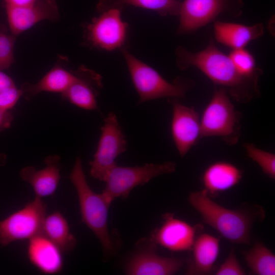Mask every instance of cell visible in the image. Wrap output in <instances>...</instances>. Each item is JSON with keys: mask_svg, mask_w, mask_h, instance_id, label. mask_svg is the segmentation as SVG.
<instances>
[{"mask_svg": "<svg viewBox=\"0 0 275 275\" xmlns=\"http://www.w3.org/2000/svg\"><path fill=\"white\" fill-rule=\"evenodd\" d=\"M176 63L180 70L195 66L215 84L228 89L230 96L240 103H246L260 97L258 86L260 75L242 74L229 56L219 50L212 40L203 50L191 52L180 46L175 51Z\"/></svg>", "mask_w": 275, "mask_h": 275, "instance_id": "6da1fadb", "label": "cell"}, {"mask_svg": "<svg viewBox=\"0 0 275 275\" xmlns=\"http://www.w3.org/2000/svg\"><path fill=\"white\" fill-rule=\"evenodd\" d=\"M188 201L204 223L233 243L250 244L254 223L265 216L264 210L258 205L237 209L223 207L213 201L205 189L190 193Z\"/></svg>", "mask_w": 275, "mask_h": 275, "instance_id": "7a4b0ae2", "label": "cell"}, {"mask_svg": "<svg viewBox=\"0 0 275 275\" xmlns=\"http://www.w3.org/2000/svg\"><path fill=\"white\" fill-rule=\"evenodd\" d=\"M69 178L78 195L82 222L95 234L103 250L111 251L113 243L108 231L107 221L112 202L102 194H96L90 188L80 157L76 158Z\"/></svg>", "mask_w": 275, "mask_h": 275, "instance_id": "3957f363", "label": "cell"}, {"mask_svg": "<svg viewBox=\"0 0 275 275\" xmlns=\"http://www.w3.org/2000/svg\"><path fill=\"white\" fill-rule=\"evenodd\" d=\"M122 52L139 95L138 104L165 97L183 98L194 85L192 80L179 77L170 83L126 49H122Z\"/></svg>", "mask_w": 275, "mask_h": 275, "instance_id": "277c9868", "label": "cell"}, {"mask_svg": "<svg viewBox=\"0 0 275 275\" xmlns=\"http://www.w3.org/2000/svg\"><path fill=\"white\" fill-rule=\"evenodd\" d=\"M241 113L236 111L221 87L214 90L213 96L200 118L201 138L219 136L229 145L236 144L240 136Z\"/></svg>", "mask_w": 275, "mask_h": 275, "instance_id": "5b68a950", "label": "cell"}, {"mask_svg": "<svg viewBox=\"0 0 275 275\" xmlns=\"http://www.w3.org/2000/svg\"><path fill=\"white\" fill-rule=\"evenodd\" d=\"M122 5L119 0L110 5L104 1L98 5L99 14L86 31L87 40L93 46L112 51L124 45L128 25L122 19Z\"/></svg>", "mask_w": 275, "mask_h": 275, "instance_id": "8992f818", "label": "cell"}, {"mask_svg": "<svg viewBox=\"0 0 275 275\" xmlns=\"http://www.w3.org/2000/svg\"><path fill=\"white\" fill-rule=\"evenodd\" d=\"M176 168V164L171 161L147 163L136 167H121L116 164L106 175L102 194L111 202L117 197L126 198L135 187L144 185L157 176L172 173Z\"/></svg>", "mask_w": 275, "mask_h": 275, "instance_id": "52a82bcc", "label": "cell"}, {"mask_svg": "<svg viewBox=\"0 0 275 275\" xmlns=\"http://www.w3.org/2000/svg\"><path fill=\"white\" fill-rule=\"evenodd\" d=\"M243 6L242 0H184L180 6L178 32L192 33L221 14L238 17L242 14Z\"/></svg>", "mask_w": 275, "mask_h": 275, "instance_id": "ba28073f", "label": "cell"}, {"mask_svg": "<svg viewBox=\"0 0 275 275\" xmlns=\"http://www.w3.org/2000/svg\"><path fill=\"white\" fill-rule=\"evenodd\" d=\"M46 210L42 198L35 197L24 207L0 221V244L6 246L43 234Z\"/></svg>", "mask_w": 275, "mask_h": 275, "instance_id": "9c48e42d", "label": "cell"}, {"mask_svg": "<svg viewBox=\"0 0 275 275\" xmlns=\"http://www.w3.org/2000/svg\"><path fill=\"white\" fill-rule=\"evenodd\" d=\"M101 131L96 152L90 163V175L104 181L109 170L117 164L115 159L126 150L127 141L114 112L107 115Z\"/></svg>", "mask_w": 275, "mask_h": 275, "instance_id": "30bf717a", "label": "cell"}, {"mask_svg": "<svg viewBox=\"0 0 275 275\" xmlns=\"http://www.w3.org/2000/svg\"><path fill=\"white\" fill-rule=\"evenodd\" d=\"M163 218L162 225L152 236L154 242L172 251H191L203 226L199 224L192 226L174 217L171 213H166Z\"/></svg>", "mask_w": 275, "mask_h": 275, "instance_id": "8fae6325", "label": "cell"}, {"mask_svg": "<svg viewBox=\"0 0 275 275\" xmlns=\"http://www.w3.org/2000/svg\"><path fill=\"white\" fill-rule=\"evenodd\" d=\"M171 131L175 147L184 157L201 138L200 118L192 107L174 100Z\"/></svg>", "mask_w": 275, "mask_h": 275, "instance_id": "7c38bea8", "label": "cell"}, {"mask_svg": "<svg viewBox=\"0 0 275 275\" xmlns=\"http://www.w3.org/2000/svg\"><path fill=\"white\" fill-rule=\"evenodd\" d=\"M6 6L9 26L14 35L20 34L41 20L54 21L59 18L55 0H33L21 6Z\"/></svg>", "mask_w": 275, "mask_h": 275, "instance_id": "4fadbf2b", "label": "cell"}, {"mask_svg": "<svg viewBox=\"0 0 275 275\" xmlns=\"http://www.w3.org/2000/svg\"><path fill=\"white\" fill-rule=\"evenodd\" d=\"M73 82L62 94V98L86 110L98 108L97 97L102 88L101 75L84 66L74 71Z\"/></svg>", "mask_w": 275, "mask_h": 275, "instance_id": "5bb4252c", "label": "cell"}, {"mask_svg": "<svg viewBox=\"0 0 275 275\" xmlns=\"http://www.w3.org/2000/svg\"><path fill=\"white\" fill-rule=\"evenodd\" d=\"M60 160L59 155H50L45 157L43 169L26 166L21 170V178L32 186L35 197L42 198L54 194L61 178Z\"/></svg>", "mask_w": 275, "mask_h": 275, "instance_id": "9a60e30c", "label": "cell"}, {"mask_svg": "<svg viewBox=\"0 0 275 275\" xmlns=\"http://www.w3.org/2000/svg\"><path fill=\"white\" fill-rule=\"evenodd\" d=\"M154 243L151 250L136 254L130 261L126 273L131 275H170L178 271L184 261L174 257L158 256Z\"/></svg>", "mask_w": 275, "mask_h": 275, "instance_id": "2e32d148", "label": "cell"}, {"mask_svg": "<svg viewBox=\"0 0 275 275\" xmlns=\"http://www.w3.org/2000/svg\"><path fill=\"white\" fill-rule=\"evenodd\" d=\"M28 256L30 262L41 272L52 274L63 267L62 252L43 234L29 240Z\"/></svg>", "mask_w": 275, "mask_h": 275, "instance_id": "e0dca14e", "label": "cell"}, {"mask_svg": "<svg viewBox=\"0 0 275 275\" xmlns=\"http://www.w3.org/2000/svg\"><path fill=\"white\" fill-rule=\"evenodd\" d=\"M188 261L187 274H209L212 270L219 252V238L206 233L197 236Z\"/></svg>", "mask_w": 275, "mask_h": 275, "instance_id": "ac0fdd59", "label": "cell"}, {"mask_svg": "<svg viewBox=\"0 0 275 275\" xmlns=\"http://www.w3.org/2000/svg\"><path fill=\"white\" fill-rule=\"evenodd\" d=\"M242 172L234 164L227 161H215L205 170L202 181L208 195H216L238 184Z\"/></svg>", "mask_w": 275, "mask_h": 275, "instance_id": "d6986e66", "label": "cell"}, {"mask_svg": "<svg viewBox=\"0 0 275 275\" xmlns=\"http://www.w3.org/2000/svg\"><path fill=\"white\" fill-rule=\"evenodd\" d=\"M214 36L217 42L233 49L243 48L251 41L264 34V26L258 23L247 26L241 24L216 21Z\"/></svg>", "mask_w": 275, "mask_h": 275, "instance_id": "ffe728a7", "label": "cell"}, {"mask_svg": "<svg viewBox=\"0 0 275 275\" xmlns=\"http://www.w3.org/2000/svg\"><path fill=\"white\" fill-rule=\"evenodd\" d=\"M74 77V71L56 65L37 83L23 84L21 88L22 96L26 100H30L42 92L62 94L73 82Z\"/></svg>", "mask_w": 275, "mask_h": 275, "instance_id": "44dd1931", "label": "cell"}, {"mask_svg": "<svg viewBox=\"0 0 275 275\" xmlns=\"http://www.w3.org/2000/svg\"><path fill=\"white\" fill-rule=\"evenodd\" d=\"M43 234L62 253L71 252L76 243L75 237L70 232L67 220L59 211L46 216L43 225Z\"/></svg>", "mask_w": 275, "mask_h": 275, "instance_id": "7402d4cb", "label": "cell"}, {"mask_svg": "<svg viewBox=\"0 0 275 275\" xmlns=\"http://www.w3.org/2000/svg\"><path fill=\"white\" fill-rule=\"evenodd\" d=\"M252 273L257 275L275 274V256L265 245L256 242L251 248L241 251Z\"/></svg>", "mask_w": 275, "mask_h": 275, "instance_id": "603a6c76", "label": "cell"}, {"mask_svg": "<svg viewBox=\"0 0 275 275\" xmlns=\"http://www.w3.org/2000/svg\"><path fill=\"white\" fill-rule=\"evenodd\" d=\"M122 4L140 7L158 13L162 16L178 15L179 0H119Z\"/></svg>", "mask_w": 275, "mask_h": 275, "instance_id": "cb8c5ba5", "label": "cell"}, {"mask_svg": "<svg viewBox=\"0 0 275 275\" xmlns=\"http://www.w3.org/2000/svg\"><path fill=\"white\" fill-rule=\"evenodd\" d=\"M243 146L247 156L260 167L265 174L274 179L275 155L257 148L253 143H246Z\"/></svg>", "mask_w": 275, "mask_h": 275, "instance_id": "d4e9b609", "label": "cell"}, {"mask_svg": "<svg viewBox=\"0 0 275 275\" xmlns=\"http://www.w3.org/2000/svg\"><path fill=\"white\" fill-rule=\"evenodd\" d=\"M228 56L242 74L248 76L262 74L263 70L256 66L254 58L244 48L233 49Z\"/></svg>", "mask_w": 275, "mask_h": 275, "instance_id": "484cf974", "label": "cell"}, {"mask_svg": "<svg viewBox=\"0 0 275 275\" xmlns=\"http://www.w3.org/2000/svg\"><path fill=\"white\" fill-rule=\"evenodd\" d=\"M14 35L7 34L0 29V70L9 68L14 62Z\"/></svg>", "mask_w": 275, "mask_h": 275, "instance_id": "4316f807", "label": "cell"}, {"mask_svg": "<svg viewBox=\"0 0 275 275\" xmlns=\"http://www.w3.org/2000/svg\"><path fill=\"white\" fill-rule=\"evenodd\" d=\"M245 274L244 270L236 256L233 248L214 273L215 275H244Z\"/></svg>", "mask_w": 275, "mask_h": 275, "instance_id": "83f0119b", "label": "cell"}, {"mask_svg": "<svg viewBox=\"0 0 275 275\" xmlns=\"http://www.w3.org/2000/svg\"><path fill=\"white\" fill-rule=\"evenodd\" d=\"M21 96V89H18L15 85L0 91V108L8 111L16 104Z\"/></svg>", "mask_w": 275, "mask_h": 275, "instance_id": "f1b7e54d", "label": "cell"}, {"mask_svg": "<svg viewBox=\"0 0 275 275\" xmlns=\"http://www.w3.org/2000/svg\"><path fill=\"white\" fill-rule=\"evenodd\" d=\"M13 120V116L11 113L0 108V132L9 128Z\"/></svg>", "mask_w": 275, "mask_h": 275, "instance_id": "f546056e", "label": "cell"}, {"mask_svg": "<svg viewBox=\"0 0 275 275\" xmlns=\"http://www.w3.org/2000/svg\"><path fill=\"white\" fill-rule=\"evenodd\" d=\"M10 77L0 71V91L14 86Z\"/></svg>", "mask_w": 275, "mask_h": 275, "instance_id": "4dcf8cb0", "label": "cell"}, {"mask_svg": "<svg viewBox=\"0 0 275 275\" xmlns=\"http://www.w3.org/2000/svg\"><path fill=\"white\" fill-rule=\"evenodd\" d=\"M6 5L21 6L31 3L33 0H5Z\"/></svg>", "mask_w": 275, "mask_h": 275, "instance_id": "1f68e13d", "label": "cell"}, {"mask_svg": "<svg viewBox=\"0 0 275 275\" xmlns=\"http://www.w3.org/2000/svg\"><path fill=\"white\" fill-rule=\"evenodd\" d=\"M6 162V156L3 154H0V165L3 166Z\"/></svg>", "mask_w": 275, "mask_h": 275, "instance_id": "d6a6232c", "label": "cell"}]
</instances>
